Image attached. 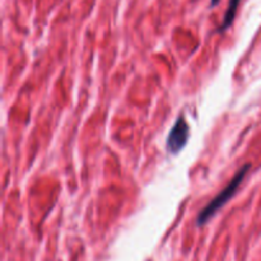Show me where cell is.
<instances>
[{"label": "cell", "mask_w": 261, "mask_h": 261, "mask_svg": "<svg viewBox=\"0 0 261 261\" xmlns=\"http://www.w3.org/2000/svg\"><path fill=\"white\" fill-rule=\"evenodd\" d=\"M240 2H241V0H229L228 8H227L226 14H224V18H223V23H222L221 27H219V30H218L219 32H222V31H226L227 28L231 27V24L233 23V20H234V17H236V13H237V9H239Z\"/></svg>", "instance_id": "obj_3"}, {"label": "cell", "mask_w": 261, "mask_h": 261, "mask_svg": "<svg viewBox=\"0 0 261 261\" xmlns=\"http://www.w3.org/2000/svg\"><path fill=\"white\" fill-rule=\"evenodd\" d=\"M219 3V0H211V7H214V5H217Z\"/></svg>", "instance_id": "obj_4"}, {"label": "cell", "mask_w": 261, "mask_h": 261, "mask_svg": "<svg viewBox=\"0 0 261 261\" xmlns=\"http://www.w3.org/2000/svg\"><path fill=\"white\" fill-rule=\"evenodd\" d=\"M189 137H190V127H189L188 121L184 116H178L167 137L166 147H167L168 152L171 154H177L186 145Z\"/></svg>", "instance_id": "obj_2"}, {"label": "cell", "mask_w": 261, "mask_h": 261, "mask_svg": "<svg viewBox=\"0 0 261 261\" xmlns=\"http://www.w3.org/2000/svg\"><path fill=\"white\" fill-rule=\"evenodd\" d=\"M250 167H251V165L242 166V167L237 171L236 175L233 176V178L229 181L228 185H227L226 188H224L223 190H222L221 193H219L218 195H217L216 198H214L213 200L205 206V208L201 209L198 218H196V223H198V226H204V224H206V222H208L209 219H211L212 217H213L214 214H216L217 212H218L219 209H221L222 206L229 200V199L233 198L236 191L239 190L240 185H241L242 180H244L245 176H246L247 172H249Z\"/></svg>", "instance_id": "obj_1"}]
</instances>
